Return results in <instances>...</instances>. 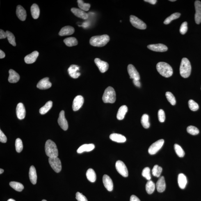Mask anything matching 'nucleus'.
<instances>
[{
  "mask_svg": "<svg viewBox=\"0 0 201 201\" xmlns=\"http://www.w3.org/2000/svg\"><path fill=\"white\" fill-rule=\"evenodd\" d=\"M109 41V36L104 34L92 37L90 39V45L94 47H102L106 46Z\"/></svg>",
  "mask_w": 201,
  "mask_h": 201,
  "instance_id": "nucleus-1",
  "label": "nucleus"
},
{
  "mask_svg": "<svg viewBox=\"0 0 201 201\" xmlns=\"http://www.w3.org/2000/svg\"><path fill=\"white\" fill-rule=\"evenodd\" d=\"M156 69L159 74L163 77L169 78L173 74L172 67L165 62H159L156 65Z\"/></svg>",
  "mask_w": 201,
  "mask_h": 201,
  "instance_id": "nucleus-2",
  "label": "nucleus"
},
{
  "mask_svg": "<svg viewBox=\"0 0 201 201\" xmlns=\"http://www.w3.org/2000/svg\"><path fill=\"white\" fill-rule=\"evenodd\" d=\"M46 155L49 158L58 157V151L56 144L51 140L46 141L45 146Z\"/></svg>",
  "mask_w": 201,
  "mask_h": 201,
  "instance_id": "nucleus-3",
  "label": "nucleus"
},
{
  "mask_svg": "<svg viewBox=\"0 0 201 201\" xmlns=\"http://www.w3.org/2000/svg\"><path fill=\"white\" fill-rule=\"evenodd\" d=\"M191 70V63L187 58H183L181 60L179 71L182 77L187 78L190 75Z\"/></svg>",
  "mask_w": 201,
  "mask_h": 201,
  "instance_id": "nucleus-4",
  "label": "nucleus"
},
{
  "mask_svg": "<svg viewBox=\"0 0 201 201\" xmlns=\"http://www.w3.org/2000/svg\"><path fill=\"white\" fill-rule=\"evenodd\" d=\"M103 102L106 103H114L116 100V94L111 86L108 87L105 90L103 96Z\"/></svg>",
  "mask_w": 201,
  "mask_h": 201,
  "instance_id": "nucleus-5",
  "label": "nucleus"
},
{
  "mask_svg": "<svg viewBox=\"0 0 201 201\" xmlns=\"http://www.w3.org/2000/svg\"><path fill=\"white\" fill-rule=\"evenodd\" d=\"M130 21L133 26L138 29L145 30L146 29L147 25L141 19L134 15H131L130 17Z\"/></svg>",
  "mask_w": 201,
  "mask_h": 201,
  "instance_id": "nucleus-6",
  "label": "nucleus"
},
{
  "mask_svg": "<svg viewBox=\"0 0 201 201\" xmlns=\"http://www.w3.org/2000/svg\"><path fill=\"white\" fill-rule=\"evenodd\" d=\"M49 162L51 168L57 173L62 170V164L60 160L58 157L49 158Z\"/></svg>",
  "mask_w": 201,
  "mask_h": 201,
  "instance_id": "nucleus-7",
  "label": "nucleus"
},
{
  "mask_svg": "<svg viewBox=\"0 0 201 201\" xmlns=\"http://www.w3.org/2000/svg\"><path fill=\"white\" fill-rule=\"evenodd\" d=\"M164 143V140L160 139L154 142L151 146L148 149L149 153L151 155L155 154L162 147Z\"/></svg>",
  "mask_w": 201,
  "mask_h": 201,
  "instance_id": "nucleus-8",
  "label": "nucleus"
},
{
  "mask_svg": "<svg viewBox=\"0 0 201 201\" xmlns=\"http://www.w3.org/2000/svg\"><path fill=\"white\" fill-rule=\"evenodd\" d=\"M115 168L119 173L124 177L128 176V170L124 163L121 161L119 160L115 163Z\"/></svg>",
  "mask_w": 201,
  "mask_h": 201,
  "instance_id": "nucleus-9",
  "label": "nucleus"
},
{
  "mask_svg": "<svg viewBox=\"0 0 201 201\" xmlns=\"http://www.w3.org/2000/svg\"><path fill=\"white\" fill-rule=\"evenodd\" d=\"M58 123L60 127L64 131H66L68 129V123L65 118V111L63 110L60 112L58 119Z\"/></svg>",
  "mask_w": 201,
  "mask_h": 201,
  "instance_id": "nucleus-10",
  "label": "nucleus"
},
{
  "mask_svg": "<svg viewBox=\"0 0 201 201\" xmlns=\"http://www.w3.org/2000/svg\"><path fill=\"white\" fill-rule=\"evenodd\" d=\"M84 103L82 96L78 95L74 98L73 102L72 108L74 111H77L82 107Z\"/></svg>",
  "mask_w": 201,
  "mask_h": 201,
  "instance_id": "nucleus-11",
  "label": "nucleus"
},
{
  "mask_svg": "<svg viewBox=\"0 0 201 201\" xmlns=\"http://www.w3.org/2000/svg\"><path fill=\"white\" fill-rule=\"evenodd\" d=\"M195 20L197 24H200L201 22V2L196 1L195 3Z\"/></svg>",
  "mask_w": 201,
  "mask_h": 201,
  "instance_id": "nucleus-12",
  "label": "nucleus"
},
{
  "mask_svg": "<svg viewBox=\"0 0 201 201\" xmlns=\"http://www.w3.org/2000/svg\"><path fill=\"white\" fill-rule=\"evenodd\" d=\"M127 70L128 73L130 76L131 79H132L133 80H140V77L139 73L134 66L131 64H130L128 66Z\"/></svg>",
  "mask_w": 201,
  "mask_h": 201,
  "instance_id": "nucleus-13",
  "label": "nucleus"
},
{
  "mask_svg": "<svg viewBox=\"0 0 201 201\" xmlns=\"http://www.w3.org/2000/svg\"><path fill=\"white\" fill-rule=\"evenodd\" d=\"M94 62L101 73H103L108 70L109 65L107 62L102 61L99 58H95Z\"/></svg>",
  "mask_w": 201,
  "mask_h": 201,
  "instance_id": "nucleus-14",
  "label": "nucleus"
},
{
  "mask_svg": "<svg viewBox=\"0 0 201 201\" xmlns=\"http://www.w3.org/2000/svg\"><path fill=\"white\" fill-rule=\"evenodd\" d=\"M147 48L151 50L157 52H165L168 50V47L162 44H150L147 46Z\"/></svg>",
  "mask_w": 201,
  "mask_h": 201,
  "instance_id": "nucleus-15",
  "label": "nucleus"
},
{
  "mask_svg": "<svg viewBox=\"0 0 201 201\" xmlns=\"http://www.w3.org/2000/svg\"><path fill=\"white\" fill-rule=\"evenodd\" d=\"M52 84L49 81V78L46 77L41 80L37 84V87L39 89L44 90L50 88Z\"/></svg>",
  "mask_w": 201,
  "mask_h": 201,
  "instance_id": "nucleus-16",
  "label": "nucleus"
},
{
  "mask_svg": "<svg viewBox=\"0 0 201 201\" xmlns=\"http://www.w3.org/2000/svg\"><path fill=\"white\" fill-rule=\"evenodd\" d=\"M16 114L18 118L20 120H22L26 117V111L24 105L22 103H19L18 104L16 108Z\"/></svg>",
  "mask_w": 201,
  "mask_h": 201,
  "instance_id": "nucleus-17",
  "label": "nucleus"
},
{
  "mask_svg": "<svg viewBox=\"0 0 201 201\" xmlns=\"http://www.w3.org/2000/svg\"><path fill=\"white\" fill-rule=\"evenodd\" d=\"M103 180L104 186L108 191H112L113 190V184L111 178L107 175H104L103 176Z\"/></svg>",
  "mask_w": 201,
  "mask_h": 201,
  "instance_id": "nucleus-18",
  "label": "nucleus"
},
{
  "mask_svg": "<svg viewBox=\"0 0 201 201\" xmlns=\"http://www.w3.org/2000/svg\"><path fill=\"white\" fill-rule=\"evenodd\" d=\"M79 69V67L77 65H71L68 69V72L69 75L71 77L76 79L81 75V74L77 72Z\"/></svg>",
  "mask_w": 201,
  "mask_h": 201,
  "instance_id": "nucleus-19",
  "label": "nucleus"
},
{
  "mask_svg": "<svg viewBox=\"0 0 201 201\" xmlns=\"http://www.w3.org/2000/svg\"><path fill=\"white\" fill-rule=\"evenodd\" d=\"M71 10L76 17L79 18L84 19H86L88 18V14L80 9L72 8H71Z\"/></svg>",
  "mask_w": 201,
  "mask_h": 201,
  "instance_id": "nucleus-20",
  "label": "nucleus"
},
{
  "mask_svg": "<svg viewBox=\"0 0 201 201\" xmlns=\"http://www.w3.org/2000/svg\"><path fill=\"white\" fill-rule=\"evenodd\" d=\"M39 55L37 51H34L29 54L26 56L24 58L25 62L27 64H32L36 61Z\"/></svg>",
  "mask_w": 201,
  "mask_h": 201,
  "instance_id": "nucleus-21",
  "label": "nucleus"
},
{
  "mask_svg": "<svg viewBox=\"0 0 201 201\" xmlns=\"http://www.w3.org/2000/svg\"><path fill=\"white\" fill-rule=\"evenodd\" d=\"M16 14L20 20L22 21L26 20V11L21 5H19L17 6Z\"/></svg>",
  "mask_w": 201,
  "mask_h": 201,
  "instance_id": "nucleus-22",
  "label": "nucleus"
},
{
  "mask_svg": "<svg viewBox=\"0 0 201 201\" xmlns=\"http://www.w3.org/2000/svg\"><path fill=\"white\" fill-rule=\"evenodd\" d=\"M74 32V27L70 26H66L62 28L58 34L61 36L69 35L73 34Z\"/></svg>",
  "mask_w": 201,
  "mask_h": 201,
  "instance_id": "nucleus-23",
  "label": "nucleus"
},
{
  "mask_svg": "<svg viewBox=\"0 0 201 201\" xmlns=\"http://www.w3.org/2000/svg\"><path fill=\"white\" fill-rule=\"evenodd\" d=\"M10 75L8 78V81L10 83H15L18 82L20 79L19 74L12 69H10L9 71Z\"/></svg>",
  "mask_w": 201,
  "mask_h": 201,
  "instance_id": "nucleus-24",
  "label": "nucleus"
},
{
  "mask_svg": "<svg viewBox=\"0 0 201 201\" xmlns=\"http://www.w3.org/2000/svg\"><path fill=\"white\" fill-rule=\"evenodd\" d=\"M156 189L159 193H162L164 191L166 188V184L164 177L162 176L158 179L156 184Z\"/></svg>",
  "mask_w": 201,
  "mask_h": 201,
  "instance_id": "nucleus-25",
  "label": "nucleus"
},
{
  "mask_svg": "<svg viewBox=\"0 0 201 201\" xmlns=\"http://www.w3.org/2000/svg\"><path fill=\"white\" fill-rule=\"evenodd\" d=\"M110 138L112 141L118 143H124L126 140L125 136L117 133H113L111 134L110 135Z\"/></svg>",
  "mask_w": 201,
  "mask_h": 201,
  "instance_id": "nucleus-26",
  "label": "nucleus"
},
{
  "mask_svg": "<svg viewBox=\"0 0 201 201\" xmlns=\"http://www.w3.org/2000/svg\"><path fill=\"white\" fill-rule=\"evenodd\" d=\"M94 148L95 145L93 144H84L78 149L77 152L78 154H81L84 152H90Z\"/></svg>",
  "mask_w": 201,
  "mask_h": 201,
  "instance_id": "nucleus-27",
  "label": "nucleus"
},
{
  "mask_svg": "<svg viewBox=\"0 0 201 201\" xmlns=\"http://www.w3.org/2000/svg\"><path fill=\"white\" fill-rule=\"evenodd\" d=\"M29 175L30 180L32 184L34 185L36 184L37 180L36 171L33 165L30 167Z\"/></svg>",
  "mask_w": 201,
  "mask_h": 201,
  "instance_id": "nucleus-28",
  "label": "nucleus"
},
{
  "mask_svg": "<svg viewBox=\"0 0 201 201\" xmlns=\"http://www.w3.org/2000/svg\"><path fill=\"white\" fill-rule=\"evenodd\" d=\"M178 182L179 187L181 189H184L187 182L186 175L183 174H179L178 178Z\"/></svg>",
  "mask_w": 201,
  "mask_h": 201,
  "instance_id": "nucleus-29",
  "label": "nucleus"
},
{
  "mask_svg": "<svg viewBox=\"0 0 201 201\" xmlns=\"http://www.w3.org/2000/svg\"><path fill=\"white\" fill-rule=\"evenodd\" d=\"M128 108L126 106H122L119 108L117 115V118L119 120H122L125 117L126 113H127Z\"/></svg>",
  "mask_w": 201,
  "mask_h": 201,
  "instance_id": "nucleus-30",
  "label": "nucleus"
},
{
  "mask_svg": "<svg viewBox=\"0 0 201 201\" xmlns=\"http://www.w3.org/2000/svg\"><path fill=\"white\" fill-rule=\"evenodd\" d=\"M31 12L32 17L34 19L38 18L40 15V10L38 5L36 4H33L31 8Z\"/></svg>",
  "mask_w": 201,
  "mask_h": 201,
  "instance_id": "nucleus-31",
  "label": "nucleus"
},
{
  "mask_svg": "<svg viewBox=\"0 0 201 201\" xmlns=\"http://www.w3.org/2000/svg\"><path fill=\"white\" fill-rule=\"evenodd\" d=\"M86 176L87 179L92 183L95 182L97 178L95 171L91 168L87 170Z\"/></svg>",
  "mask_w": 201,
  "mask_h": 201,
  "instance_id": "nucleus-32",
  "label": "nucleus"
},
{
  "mask_svg": "<svg viewBox=\"0 0 201 201\" xmlns=\"http://www.w3.org/2000/svg\"><path fill=\"white\" fill-rule=\"evenodd\" d=\"M63 42L68 47H72L76 46L78 44L77 39L74 37H69L65 38L64 39Z\"/></svg>",
  "mask_w": 201,
  "mask_h": 201,
  "instance_id": "nucleus-33",
  "label": "nucleus"
},
{
  "mask_svg": "<svg viewBox=\"0 0 201 201\" xmlns=\"http://www.w3.org/2000/svg\"><path fill=\"white\" fill-rule=\"evenodd\" d=\"M53 102L51 101H48L46 103L45 105L40 108L39 112L42 115H45L47 113L52 107Z\"/></svg>",
  "mask_w": 201,
  "mask_h": 201,
  "instance_id": "nucleus-34",
  "label": "nucleus"
},
{
  "mask_svg": "<svg viewBox=\"0 0 201 201\" xmlns=\"http://www.w3.org/2000/svg\"><path fill=\"white\" fill-rule=\"evenodd\" d=\"M155 185L152 181L149 180L146 185V190L148 194H152L155 190Z\"/></svg>",
  "mask_w": 201,
  "mask_h": 201,
  "instance_id": "nucleus-35",
  "label": "nucleus"
},
{
  "mask_svg": "<svg viewBox=\"0 0 201 201\" xmlns=\"http://www.w3.org/2000/svg\"><path fill=\"white\" fill-rule=\"evenodd\" d=\"M10 185L12 188L18 191H22L24 188V186L20 183L12 181L10 183Z\"/></svg>",
  "mask_w": 201,
  "mask_h": 201,
  "instance_id": "nucleus-36",
  "label": "nucleus"
},
{
  "mask_svg": "<svg viewBox=\"0 0 201 201\" xmlns=\"http://www.w3.org/2000/svg\"><path fill=\"white\" fill-rule=\"evenodd\" d=\"M141 124L143 127L145 129H148L150 127V123L149 122V117L147 114H144L142 115L141 120Z\"/></svg>",
  "mask_w": 201,
  "mask_h": 201,
  "instance_id": "nucleus-37",
  "label": "nucleus"
},
{
  "mask_svg": "<svg viewBox=\"0 0 201 201\" xmlns=\"http://www.w3.org/2000/svg\"><path fill=\"white\" fill-rule=\"evenodd\" d=\"M77 2L80 9L85 11H88L90 10V5L89 3H85L82 0H78Z\"/></svg>",
  "mask_w": 201,
  "mask_h": 201,
  "instance_id": "nucleus-38",
  "label": "nucleus"
},
{
  "mask_svg": "<svg viewBox=\"0 0 201 201\" xmlns=\"http://www.w3.org/2000/svg\"><path fill=\"white\" fill-rule=\"evenodd\" d=\"M180 15L181 14L178 13V12H176V13L172 14L170 17L167 18L165 19L164 21V24L166 25L169 24L172 21L179 18Z\"/></svg>",
  "mask_w": 201,
  "mask_h": 201,
  "instance_id": "nucleus-39",
  "label": "nucleus"
},
{
  "mask_svg": "<svg viewBox=\"0 0 201 201\" xmlns=\"http://www.w3.org/2000/svg\"><path fill=\"white\" fill-rule=\"evenodd\" d=\"M174 150L177 155L180 158L184 157L185 155V152L180 146L177 144H175L174 145Z\"/></svg>",
  "mask_w": 201,
  "mask_h": 201,
  "instance_id": "nucleus-40",
  "label": "nucleus"
},
{
  "mask_svg": "<svg viewBox=\"0 0 201 201\" xmlns=\"http://www.w3.org/2000/svg\"><path fill=\"white\" fill-rule=\"evenodd\" d=\"M163 169L162 167L158 165H155L152 170V174L155 177H159Z\"/></svg>",
  "mask_w": 201,
  "mask_h": 201,
  "instance_id": "nucleus-41",
  "label": "nucleus"
},
{
  "mask_svg": "<svg viewBox=\"0 0 201 201\" xmlns=\"http://www.w3.org/2000/svg\"><path fill=\"white\" fill-rule=\"evenodd\" d=\"M6 32L7 34V38H8L10 43L14 46H16L15 38L13 34L8 31H7Z\"/></svg>",
  "mask_w": 201,
  "mask_h": 201,
  "instance_id": "nucleus-42",
  "label": "nucleus"
},
{
  "mask_svg": "<svg viewBox=\"0 0 201 201\" xmlns=\"http://www.w3.org/2000/svg\"><path fill=\"white\" fill-rule=\"evenodd\" d=\"M166 97L168 101L172 106L175 105L176 104V99L175 97L171 92H167L165 94Z\"/></svg>",
  "mask_w": 201,
  "mask_h": 201,
  "instance_id": "nucleus-43",
  "label": "nucleus"
},
{
  "mask_svg": "<svg viewBox=\"0 0 201 201\" xmlns=\"http://www.w3.org/2000/svg\"><path fill=\"white\" fill-rule=\"evenodd\" d=\"M188 106L190 109L192 111H196L199 108V105L192 99H190L188 102Z\"/></svg>",
  "mask_w": 201,
  "mask_h": 201,
  "instance_id": "nucleus-44",
  "label": "nucleus"
},
{
  "mask_svg": "<svg viewBox=\"0 0 201 201\" xmlns=\"http://www.w3.org/2000/svg\"><path fill=\"white\" fill-rule=\"evenodd\" d=\"M15 148L17 152L20 153L22 151L23 148L22 140L19 138H17L15 141Z\"/></svg>",
  "mask_w": 201,
  "mask_h": 201,
  "instance_id": "nucleus-45",
  "label": "nucleus"
},
{
  "mask_svg": "<svg viewBox=\"0 0 201 201\" xmlns=\"http://www.w3.org/2000/svg\"><path fill=\"white\" fill-rule=\"evenodd\" d=\"M187 131L189 134L193 135H198L199 133V130L195 126H188L187 129Z\"/></svg>",
  "mask_w": 201,
  "mask_h": 201,
  "instance_id": "nucleus-46",
  "label": "nucleus"
},
{
  "mask_svg": "<svg viewBox=\"0 0 201 201\" xmlns=\"http://www.w3.org/2000/svg\"><path fill=\"white\" fill-rule=\"evenodd\" d=\"M142 175L147 180H150L151 175L150 174V169L149 167H146L142 172Z\"/></svg>",
  "mask_w": 201,
  "mask_h": 201,
  "instance_id": "nucleus-47",
  "label": "nucleus"
},
{
  "mask_svg": "<svg viewBox=\"0 0 201 201\" xmlns=\"http://www.w3.org/2000/svg\"><path fill=\"white\" fill-rule=\"evenodd\" d=\"M158 117L160 122H164L165 119V113L162 109H160L158 112Z\"/></svg>",
  "mask_w": 201,
  "mask_h": 201,
  "instance_id": "nucleus-48",
  "label": "nucleus"
},
{
  "mask_svg": "<svg viewBox=\"0 0 201 201\" xmlns=\"http://www.w3.org/2000/svg\"><path fill=\"white\" fill-rule=\"evenodd\" d=\"M188 30L187 22H184L181 25L179 31L181 34L184 35L185 34Z\"/></svg>",
  "mask_w": 201,
  "mask_h": 201,
  "instance_id": "nucleus-49",
  "label": "nucleus"
},
{
  "mask_svg": "<svg viewBox=\"0 0 201 201\" xmlns=\"http://www.w3.org/2000/svg\"><path fill=\"white\" fill-rule=\"evenodd\" d=\"M76 199L78 201H88L86 197L79 192L76 194Z\"/></svg>",
  "mask_w": 201,
  "mask_h": 201,
  "instance_id": "nucleus-50",
  "label": "nucleus"
},
{
  "mask_svg": "<svg viewBox=\"0 0 201 201\" xmlns=\"http://www.w3.org/2000/svg\"><path fill=\"white\" fill-rule=\"evenodd\" d=\"M7 139L6 136L1 130L0 131V141L2 143H6Z\"/></svg>",
  "mask_w": 201,
  "mask_h": 201,
  "instance_id": "nucleus-51",
  "label": "nucleus"
},
{
  "mask_svg": "<svg viewBox=\"0 0 201 201\" xmlns=\"http://www.w3.org/2000/svg\"><path fill=\"white\" fill-rule=\"evenodd\" d=\"M7 37L6 32H5L3 30H0V39L5 38Z\"/></svg>",
  "mask_w": 201,
  "mask_h": 201,
  "instance_id": "nucleus-52",
  "label": "nucleus"
},
{
  "mask_svg": "<svg viewBox=\"0 0 201 201\" xmlns=\"http://www.w3.org/2000/svg\"><path fill=\"white\" fill-rule=\"evenodd\" d=\"M130 201H140V199L136 195H131L130 198Z\"/></svg>",
  "mask_w": 201,
  "mask_h": 201,
  "instance_id": "nucleus-53",
  "label": "nucleus"
},
{
  "mask_svg": "<svg viewBox=\"0 0 201 201\" xmlns=\"http://www.w3.org/2000/svg\"><path fill=\"white\" fill-rule=\"evenodd\" d=\"M133 82L134 84L136 86L140 87L141 86V84L139 82V80H133Z\"/></svg>",
  "mask_w": 201,
  "mask_h": 201,
  "instance_id": "nucleus-54",
  "label": "nucleus"
},
{
  "mask_svg": "<svg viewBox=\"0 0 201 201\" xmlns=\"http://www.w3.org/2000/svg\"><path fill=\"white\" fill-rule=\"evenodd\" d=\"M144 1L150 3L151 4L155 5L156 4L157 1L156 0H145Z\"/></svg>",
  "mask_w": 201,
  "mask_h": 201,
  "instance_id": "nucleus-55",
  "label": "nucleus"
},
{
  "mask_svg": "<svg viewBox=\"0 0 201 201\" xmlns=\"http://www.w3.org/2000/svg\"><path fill=\"white\" fill-rule=\"evenodd\" d=\"M5 57V54L4 52L1 50H0V58H4Z\"/></svg>",
  "mask_w": 201,
  "mask_h": 201,
  "instance_id": "nucleus-56",
  "label": "nucleus"
},
{
  "mask_svg": "<svg viewBox=\"0 0 201 201\" xmlns=\"http://www.w3.org/2000/svg\"><path fill=\"white\" fill-rule=\"evenodd\" d=\"M3 172H4V170L2 169H0V174H2Z\"/></svg>",
  "mask_w": 201,
  "mask_h": 201,
  "instance_id": "nucleus-57",
  "label": "nucleus"
},
{
  "mask_svg": "<svg viewBox=\"0 0 201 201\" xmlns=\"http://www.w3.org/2000/svg\"><path fill=\"white\" fill-rule=\"evenodd\" d=\"M7 201H16L15 200H14V199H9V200Z\"/></svg>",
  "mask_w": 201,
  "mask_h": 201,
  "instance_id": "nucleus-58",
  "label": "nucleus"
},
{
  "mask_svg": "<svg viewBox=\"0 0 201 201\" xmlns=\"http://www.w3.org/2000/svg\"><path fill=\"white\" fill-rule=\"evenodd\" d=\"M170 1L171 2H175L176 1V0H170Z\"/></svg>",
  "mask_w": 201,
  "mask_h": 201,
  "instance_id": "nucleus-59",
  "label": "nucleus"
},
{
  "mask_svg": "<svg viewBox=\"0 0 201 201\" xmlns=\"http://www.w3.org/2000/svg\"><path fill=\"white\" fill-rule=\"evenodd\" d=\"M42 201H47L46 200H42Z\"/></svg>",
  "mask_w": 201,
  "mask_h": 201,
  "instance_id": "nucleus-60",
  "label": "nucleus"
}]
</instances>
